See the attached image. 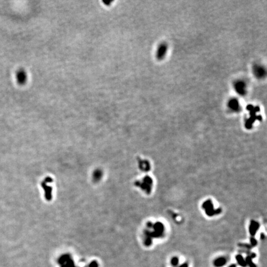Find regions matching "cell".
<instances>
[{
  "label": "cell",
  "instance_id": "obj_1",
  "mask_svg": "<svg viewBox=\"0 0 267 267\" xmlns=\"http://www.w3.org/2000/svg\"><path fill=\"white\" fill-rule=\"evenodd\" d=\"M234 87L236 92L241 96H244L247 93V85L244 81H236L234 84Z\"/></svg>",
  "mask_w": 267,
  "mask_h": 267
},
{
  "label": "cell",
  "instance_id": "obj_2",
  "mask_svg": "<svg viewBox=\"0 0 267 267\" xmlns=\"http://www.w3.org/2000/svg\"><path fill=\"white\" fill-rule=\"evenodd\" d=\"M250 108L249 107H248V110H250V117L249 118V119L246 121V126H247V128H250L252 125L253 123L257 119H258V116H256V113L257 111H259V108H254V106H250Z\"/></svg>",
  "mask_w": 267,
  "mask_h": 267
},
{
  "label": "cell",
  "instance_id": "obj_3",
  "mask_svg": "<svg viewBox=\"0 0 267 267\" xmlns=\"http://www.w3.org/2000/svg\"><path fill=\"white\" fill-rule=\"evenodd\" d=\"M167 51H168V45H167V44L164 43L160 44V46L158 47L157 50H156V58L158 60H163L165 57Z\"/></svg>",
  "mask_w": 267,
  "mask_h": 267
},
{
  "label": "cell",
  "instance_id": "obj_4",
  "mask_svg": "<svg viewBox=\"0 0 267 267\" xmlns=\"http://www.w3.org/2000/svg\"><path fill=\"white\" fill-rule=\"evenodd\" d=\"M253 72L257 78L262 79L266 75V71L263 66L260 65H255L253 68Z\"/></svg>",
  "mask_w": 267,
  "mask_h": 267
},
{
  "label": "cell",
  "instance_id": "obj_5",
  "mask_svg": "<svg viewBox=\"0 0 267 267\" xmlns=\"http://www.w3.org/2000/svg\"><path fill=\"white\" fill-rule=\"evenodd\" d=\"M60 262L61 267H75L72 259L70 258V257L68 255H64L62 257L60 260H59V262Z\"/></svg>",
  "mask_w": 267,
  "mask_h": 267
},
{
  "label": "cell",
  "instance_id": "obj_6",
  "mask_svg": "<svg viewBox=\"0 0 267 267\" xmlns=\"http://www.w3.org/2000/svg\"><path fill=\"white\" fill-rule=\"evenodd\" d=\"M228 108L234 112H239L241 110V107L239 101L236 98H232L228 102Z\"/></svg>",
  "mask_w": 267,
  "mask_h": 267
},
{
  "label": "cell",
  "instance_id": "obj_7",
  "mask_svg": "<svg viewBox=\"0 0 267 267\" xmlns=\"http://www.w3.org/2000/svg\"><path fill=\"white\" fill-rule=\"evenodd\" d=\"M227 259L225 257H221L219 258H216L213 262V265L215 267H222L226 264Z\"/></svg>",
  "mask_w": 267,
  "mask_h": 267
},
{
  "label": "cell",
  "instance_id": "obj_8",
  "mask_svg": "<svg viewBox=\"0 0 267 267\" xmlns=\"http://www.w3.org/2000/svg\"><path fill=\"white\" fill-rule=\"evenodd\" d=\"M236 259L237 262L241 267H247V263H246V260L243 258V257L241 255H237L236 256Z\"/></svg>",
  "mask_w": 267,
  "mask_h": 267
},
{
  "label": "cell",
  "instance_id": "obj_9",
  "mask_svg": "<svg viewBox=\"0 0 267 267\" xmlns=\"http://www.w3.org/2000/svg\"><path fill=\"white\" fill-rule=\"evenodd\" d=\"M246 262L247 263V265L249 266V267H257L256 265L253 262L252 258H251L250 257L247 256L246 258Z\"/></svg>",
  "mask_w": 267,
  "mask_h": 267
},
{
  "label": "cell",
  "instance_id": "obj_10",
  "mask_svg": "<svg viewBox=\"0 0 267 267\" xmlns=\"http://www.w3.org/2000/svg\"><path fill=\"white\" fill-rule=\"evenodd\" d=\"M171 264L173 267H177L179 265V258L177 257H174L171 260Z\"/></svg>",
  "mask_w": 267,
  "mask_h": 267
},
{
  "label": "cell",
  "instance_id": "obj_11",
  "mask_svg": "<svg viewBox=\"0 0 267 267\" xmlns=\"http://www.w3.org/2000/svg\"><path fill=\"white\" fill-rule=\"evenodd\" d=\"M17 79H18V81L20 82H22V81H24V74L22 72H19L17 75Z\"/></svg>",
  "mask_w": 267,
  "mask_h": 267
},
{
  "label": "cell",
  "instance_id": "obj_12",
  "mask_svg": "<svg viewBox=\"0 0 267 267\" xmlns=\"http://www.w3.org/2000/svg\"><path fill=\"white\" fill-rule=\"evenodd\" d=\"M98 267V264H97V262H93L90 265V267Z\"/></svg>",
  "mask_w": 267,
  "mask_h": 267
},
{
  "label": "cell",
  "instance_id": "obj_13",
  "mask_svg": "<svg viewBox=\"0 0 267 267\" xmlns=\"http://www.w3.org/2000/svg\"><path fill=\"white\" fill-rule=\"evenodd\" d=\"M177 267H189V265H188L187 263H184Z\"/></svg>",
  "mask_w": 267,
  "mask_h": 267
},
{
  "label": "cell",
  "instance_id": "obj_14",
  "mask_svg": "<svg viewBox=\"0 0 267 267\" xmlns=\"http://www.w3.org/2000/svg\"><path fill=\"white\" fill-rule=\"evenodd\" d=\"M237 267L236 265V264H234V263H233V264H231V265L229 266L228 267Z\"/></svg>",
  "mask_w": 267,
  "mask_h": 267
}]
</instances>
